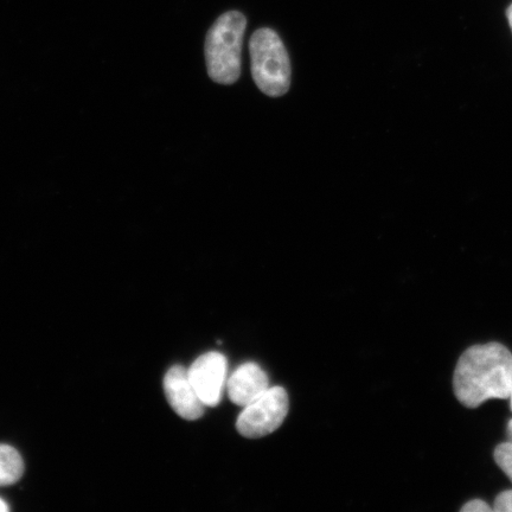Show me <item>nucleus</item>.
I'll return each mask as SVG.
<instances>
[{
    "instance_id": "12",
    "label": "nucleus",
    "mask_w": 512,
    "mask_h": 512,
    "mask_svg": "<svg viewBox=\"0 0 512 512\" xmlns=\"http://www.w3.org/2000/svg\"><path fill=\"white\" fill-rule=\"evenodd\" d=\"M9 510H10L9 505L6 504V502L4 501L3 498H0V512H6Z\"/></svg>"
},
{
    "instance_id": "14",
    "label": "nucleus",
    "mask_w": 512,
    "mask_h": 512,
    "mask_svg": "<svg viewBox=\"0 0 512 512\" xmlns=\"http://www.w3.org/2000/svg\"><path fill=\"white\" fill-rule=\"evenodd\" d=\"M508 435L510 443H512V419L508 422Z\"/></svg>"
},
{
    "instance_id": "6",
    "label": "nucleus",
    "mask_w": 512,
    "mask_h": 512,
    "mask_svg": "<svg viewBox=\"0 0 512 512\" xmlns=\"http://www.w3.org/2000/svg\"><path fill=\"white\" fill-rule=\"evenodd\" d=\"M166 399L181 418L195 421L202 418L206 405L197 395L189 380L188 370L182 366H174L164 377Z\"/></svg>"
},
{
    "instance_id": "10",
    "label": "nucleus",
    "mask_w": 512,
    "mask_h": 512,
    "mask_svg": "<svg viewBox=\"0 0 512 512\" xmlns=\"http://www.w3.org/2000/svg\"><path fill=\"white\" fill-rule=\"evenodd\" d=\"M494 511L512 512V490L503 491L496 497Z\"/></svg>"
},
{
    "instance_id": "3",
    "label": "nucleus",
    "mask_w": 512,
    "mask_h": 512,
    "mask_svg": "<svg viewBox=\"0 0 512 512\" xmlns=\"http://www.w3.org/2000/svg\"><path fill=\"white\" fill-rule=\"evenodd\" d=\"M252 76L260 91L279 98L291 86V61L283 41L270 28L256 30L249 41Z\"/></svg>"
},
{
    "instance_id": "2",
    "label": "nucleus",
    "mask_w": 512,
    "mask_h": 512,
    "mask_svg": "<svg viewBox=\"0 0 512 512\" xmlns=\"http://www.w3.org/2000/svg\"><path fill=\"white\" fill-rule=\"evenodd\" d=\"M247 19L239 11H228L216 19L206 38L209 78L220 85H233L241 75V51Z\"/></svg>"
},
{
    "instance_id": "11",
    "label": "nucleus",
    "mask_w": 512,
    "mask_h": 512,
    "mask_svg": "<svg viewBox=\"0 0 512 512\" xmlns=\"http://www.w3.org/2000/svg\"><path fill=\"white\" fill-rule=\"evenodd\" d=\"M462 512H491L494 511V508H491L490 505L482 499H473V501L467 502L462 509Z\"/></svg>"
},
{
    "instance_id": "9",
    "label": "nucleus",
    "mask_w": 512,
    "mask_h": 512,
    "mask_svg": "<svg viewBox=\"0 0 512 512\" xmlns=\"http://www.w3.org/2000/svg\"><path fill=\"white\" fill-rule=\"evenodd\" d=\"M494 458L499 469L508 476L512 483V443L507 441V443L499 444L496 447Z\"/></svg>"
},
{
    "instance_id": "15",
    "label": "nucleus",
    "mask_w": 512,
    "mask_h": 512,
    "mask_svg": "<svg viewBox=\"0 0 512 512\" xmlns=\"http://www.w3.org/2000/svg\"><path fill=\"white\" fill-rule=\"evenodd\" d=\"M510 401H511V412H512V384H511V393H510Z\"/></svg>"
},
{
    "instance_id": "5",
    "label": "nucleus",
    "mask_w": 512,
    "mask_h": 512,
    "mask_svg": "<svg viewBox=\"0 0 512 512\" xmlns=\"http://www.w3.org/2000/svg\"><path fill=\"white\" fill-rule=\"evenodd\" d=\"M189 380L207 407H216L222 399L227 376V358L220 352H207L188 370Z\"/></svg>"
},
{
    "instance_id": "1",
    "label": "nucleus",
    "mask_w": 512,
    "mask_h": 512,
    "mask_svg": "<svg viewBox=\"0 0 512 512\" xmlns=\"http://www.w3.org/2000/svg\"><path fill=\"white\" fill-rule=\"evenodd\" d=\"M511 384L512 354L497 342L473 345L460 356L454 370V395L467 408L492 399H509Z\"/></svg>"
},
{
    "instance_id": "7",
    "label": "nucleus",
    "mask_w": 512,
    "mask_h": 512,
    "mask_svg": "<svg viewBox=\"0 0 512 512\" xmlns=\"http://www.w3.org/2000/svg\"><path fill=\"white\" fill-rule=\"evenodd\" d=\"M268 377L259 364L248 362L242 364L229 377L227 388L229 399L235 405L246 407L266 392Z\"/></svg>"
},
{
    "instance_id": "13",
    "label": "nucleus",
    "mask_w": 512,
    "mask_h": 512,
    "mask_svg": "<svg viewBox=\"0 0 512 512\" xmlns=\"http://www.w3.org/2000/svg\"><path fill=\"white\" fill-rule=\"evenodd\" d=\"M507 18H508V22H509V25H510V28L512 31V4L509 6V8L507 10Z\"/></svg>"
},
{
    "instance_id": "4",
    "label": "nucleus",
    "mask_w": 512,
    "mask_h": 512,
    "mask_svg": "<svg viewBox=\"0 0 512 512\" xmlns=\"http://www.w3.org/2000/svg\"><path fill=\"white\" fill-rule=\"evenodd\" d=\"M290 408V400L283 387L268 388L260 398L243 407L236 428L243 437H266L283 425Z\"/></svg>"
},
{
    "instance_id": "8",
    "label": "nucleus",
    "mask_w": 512,
    "mask_h": 512,
    "mask_svg": "<svg viewBox=\"0 0 512 512\" xmlns=\"http://www.w3.org/2000/svg\"><path fill=\"white\" fill-rule=\"evenodd\" d=\"M24 460L15 447L0 444V486H9L23 477Z\"/></svg>"
}]
</instances>
